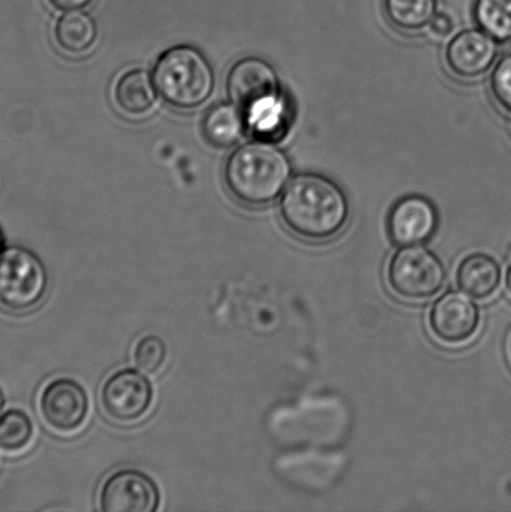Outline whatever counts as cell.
I'll return each mask as SVG.
<instances>
[{
	"label": "cell",
	"mask_w": 511,
	"mask_h": 512,
	"mask_svg": "<svg viewBox=\"0 0 511 512\" xmlns=\"http://www.w3.org/2000/svg\"><path fill=\"white\" fill-rule=\"evenodd\" d=\"M280 217L295 237L308 243H325L347 228L352 205L345 190L327 175H295L279 203Z\"/></svg>",
	"instance_id": "cell-1"
},
{
	"label": "cell",
	"mask_w": 511,
	"mask_h": 512,
	"mask_svg": "<svg viewBox=\"0 0 511 512\" xmlns=\"http://www.w3.org/2000/svg\"><path fill=\"white\" fill-rule=\"evenodd\" d=\"M293 165L282 148L268 140H255L235 149L225 164V184L238 202L265 207L283 194Z\"/></svg>",
	"instance_id": "cell-2"
},
{
	"label": "cell",
	"mask_w": 511,
	"mask_h": 512,
	"mask_svg": "<svg viewBox=\"0 0 511 512\" xmlns=\"http://www.w3.org/2000/svg\"><path fill=\"white\" fill-rule=\"evenodd\" d=\"M153 82L160 97L172 107L195 109L207 102L214 89V72L198 49L178 45L158 59Z\"/></svg>",
	"instance_id": "cell-3"
},
{
	"label": "cell",
	"mask_w": 511,
	"mask_h": 512,
	"mask_svg": "<svg viewBox=\"0 0 511 512\" xmlns=\"http://www.w3.org/2000/svg\"><path fill=\"white\" fill-rule=\"evenodd\" d=\"M387 279L399 298L423 301L443 290L447 270L440 256L422 244L400 247L390 258Z\"/></svg>",
	"instance_id": "cell-4"
},
{
	"label": "cell",
	"mask_w": 511,
	"mask_h": 512,
	"mask_svg": "<svg viewBox=\"0 0 511 512\" xmlns=\"http://www.w3.org/2000/svg\"><path fill=\"white\" fill-rule=\"evenodd\" d=\"M48 289L42 260L30 250L12 247L0 254V305L14 313L32 310Z\"/></svg>",
	"instance_id": "cell-5"
},
{
	"label": "cell",
	"mask_w": 511,
	"mask_h": 512,
	"mask_svg": "<svg viewBox=\"0 0 511 512\" xmlns=\"http://www.w3.org/2000/svg\"><path fill=\"white\" fill-rule=\"evenodd\" d=\"M228 93L244 117L282 98L284 93L273 65L259 57L238 60L229 70Z\"/></svg>",
	"instance_id": "cell-6"
},
{
	"label": "cell",
	"mask_w": 511,
	"mask_h": 512,
	"mask_svg": "<svg viewBox=\"0 0 511 512\" xmlns=\"http://www.w3.org/2000/svg\"><path fill=\"white\" fill-rule=\"evenodd\" d=\"M153 386L139 370L115 371L100 389V406L117 424H134L149 413L153 404Z\"/></svg>",
	"instance_id": "cell-7"
},
{
	"label": "cell",
	"mask_w": 511,
	"mask_h": 512,
	"mask_svg": "<svg viewBox=\"0 0 511 512\" xmlns=\"http://www.w3.org/2000/svg\"><path fill=\"white\" fill-rule=\"evenodd\" d=\"M39 411L49 429L59 434H73L88 419L87 391L72 379H54L40 394Z\"/></svg>",
	"instance_id": "cell-8"
},
{
	"label": "cell",
	"mask_w": 511,
	"mask_h": 512,
	"mask_svg": "<svg viewBox=\"0 0 511 512\" xmlns=\"http://www.w3.org/2000/svg\"><path fill=\"white\" fill-rule=\"evenodd\" d=\"M482 314L472 296L450 290L434 301L429 326L439 341L448 345L467 343L477 335Z\"/></svg>",
	"instance_id": "cell-9"
},
{
	"label": "cell",
	"mask_w": 511,
	"mask_h": 512,
	"mask_svg": "<svg viewBox=\"0 0 511 512\" xmlns=\"http://www.w3.org/2000/svg\"><path fill=\"white\" fill-rule=\"evenodd\" d=\"M439 212L424 195L409 194L392 205L387 217V233L397 247L429 242L438 232Z\"/></svg>",
	"instance_id": "cell-10"
},
{
	"label": "cell",
	"mask_w": 511,
	"mask_h": 512,
	"mask_svg": "<svg viewBox=\"0 0 511 512\" xmlns=\"http://www.w3.org/2000/svg\"><path fill=\"white\" fill-rule=\"evenodd\" d=\"M159 505L158 485L137 469L115 471L100 488L99 509L103 512H155Z\"/></svg>",
	"instance_id": "cell-11"
},
{
	"label": "cell",
	"mask_w": 511,
	"mask_h": 512,
	"mask_svg": "<svg viewBox=\"0 0 511 512\" xmlns=\"http://www.w3.org/2000/svg\"><path fill=\"white\" fill-rule=\"evenodd\" d=\"M498 44L497 40L480 28L464 29L447 44L445 64L458 79H478L497 62Z\"/></svg>",
	"instance_id": "cell-12"
},
{
	"label": "cell",
	"mask_w": 511,
	"mask_h": 512,
	"mask_svg": "<svg viewBox=\"0 0 511 512\" xmlns=\"http://www.w3.org/2000/svg\"><path fill=\"white\" fill-rule=\"evenodd\" d=\"M503 270L498 260L485 253H473L460 261L457 283L473 299L487 300L497 293L502 284Z\"/></svg>",
	"instance_id": "cell-13"
},
{
	"label": "cell",
	"mask_w": 511,
	"mask_h": 512,
	"mask_svg": "<svg viewBox=\"0 0 511 512\" xmlns=\"http://www.w3.org/2000/svg\"><path fill=\"white\" fill-rule=\"evenodd\" d=\"M247 128L245 117L234 103H220L204 115L202 132L215 148H229L238 142Z\"/></svg>",
	"instance_id": "cell-14"
},
{
	"label": "cell",
	"mask_w": 511,
	"mask_h": 512,
	"mask_svg": "<svg viewBox=\"0 0 511 512\" xmlns=\"http://www.w3.org/2000/svg\"><path fill=\"white\" fill-rule=\"evenodd\" d=\"M383 10L390 27L415 34L429 28L438 13V0H383Z\"/></svg>",
	"instance_id": "cell-15"
},
{
	"label": "cell",
	"mask_w": 511,
	"mask_h": 512,
	"mask_svg": "<svg viewBox=\"0 0 511 512\" xmlns=\"http://www.w3.org/2000/svg\"><path fill=\"white\" fill-rule=\"evenodd\" d=\"M115 100L124 113L143 115L152 110L157 100V88L144 70H132L119 79Z\"/></svg>",
	"instance_id": "cell-16"
},
{
	"label": "cell",
	"mask_w": 511,
	"mask_h": 512,
	"mask_svg": "<svg viewBox=\"0 0 511 512\" xmlns=\"http://www.w3.org/2000/svg\"><path fill=\"white\" fill-rule=\"evenodd\" d=\"M98 37L97 24L89 14L69 10L55 25V39L64 52L82 54L93 47Z\"/></svg>",
	"instance_id": "cell-17"
},
{
	"label": "cell",
	"mask_w": 511,
	"mask_h": 512,
	"mask_svg": "<svg viewBox=\"0 0 511 512\" xmlns=\"http://www.w3.org/2000/svg\"><path fill=\"white\" fill-rule=\"evenodd\" d=\"M473 17L499 44L511 43V0H474Z\"/></svg>",
	"instance_id": "cell-18"
},
{
	"label": "cell",
	"mask_w": 511,
	"mask_h": 512,
	"mask_svg": "<svg viewBox=\"0 0 511 512\" xmlns=\"http://www.w3.org/2000/svg\"><path fill=\"white\" fill-rule=\"evenodd\" d=\"M32 420L23 411L10 410L0 418V449L18 453L33 439Z\"/></svg>",
	"instance_id": "cell-19"
},
{
	"label": "cell",
	"mask_w": 511,
	"mask_h": 512,
	"mask_svg": "<svg viewBox=\"0 0 511 512\" xmlns=\"http://www.w3.org/2000/svg\"><path fill=\"white\" fill-rule=\"evenodd\" d=\"M168 360V346L157 335H145L134 346L133 361L145 375H157Z\"/></svg>",
	"instance_id": "cell-20"
},
{
	"label": "cell",
	"mask_w": 511,
	"mask_h": 512,
	"mask_svg": "<svg viewBox=\"0 0 511 512\" xmlns=\"http://www.w3.org/2000/svg\"><path fill=\"white\" fill-rule=\"evenodd\" d=\"M489 88L498 107L511 114V52L495 63L490 73Z\"/></svg>",
	"instance_id": "cell-21"
},
{
	"label": "cell",
	"mask_w": 511,
	"mask_h": 512,
	"mask_svg": "<svg viewBox=\"0 0 511 512\" xmlns=\"http://www.w3.org/2000/svg\"><path fill=\"white\" fill-rule=\"evenodd\" d=\"M455 28L454 19L448 13L440 12L434 15L429 24L430 33L438 38H447Z\"/></svg>",
	"instance_id": "cell-22"
},
{
	"label": "cell",
	"mask_w": 511,
	"mask_h": 512,
	"mask_svg": "<svg viewBox=\"0 0 511 512\" xmlns=\"http://www.w3.org/2000/svg\"><path fill=\"white\" fill-rule=\"evenodd\" d=\"M53 7L59 10H79L87 7L93 0H49Z\"/></svg>",
	"instance_id": "cell-23"
},
{
	"label": "cell",
	"mask_w": 511,
	"mask_h": 512,
	"mask_svg": "<svg viewBox=\"0 0 511 512\" xmlns=\"http://www.w3.org/2000/svg\"><path fill=\"white\" fill-rule=\"evenodd\" d=\"M507 288L511 294V265L509 266L508 273H507Z\"/></svg>",
	"instance_id": "cell-24"
},
{
	"label": "cell",
	"mask_w": 511,
	"mask_h": 512,
	"mask_svg": "<svg viewBox=\"0 0 511 512\" xmlns=\"http://www.w3.org/2000/svg\"><path fill=\"white\" fill-rule=\"evenodd\" d=\"M3 408H4V396H3L2 390H0V413H2Z\"/></svg>",
	"instance_id": "cell-25"
},
{
	"label": "cell",
	"mask_w": 511,
	"mask_h": 512,
	"mask_svg": "<svg viewBox=\"0 0 511 512\" xmlns=\"http://www.w3.org/2000/svg\"><path fill=\"white\" fill-rule=\"evenodd\" d=\"M510 355H511V343H510Z\"/></svg>",
	"instance_id": "cell-26"
}]
</instances>
